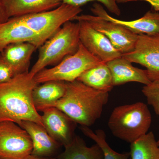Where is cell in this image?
Wrapping results in <instances>:
<instances>
[{
    "label": "cell",
    "mask_w": 159,
    "mask_h": 159,
    "mask_svg": "<svg viewBox=\"0 0 159 159\" xmlns=\"http://www.w3.org/2000/svg\"><path fill=\"white\" fill-rule=\"evenodd\" d=\"M77 22L79 23L80 42L99 60L107 63L122 56L106 36L88 22L84 20Z\"/></svg>",
    "instance_id": "cell-10"
},
{
    "label": "cell",
    "mask_w": 159,
    "mask_h": 159,
    "mask_svg": "<svg viewBox=\"0 0 159 159\" xmlns=\"http://www.w3.org/2000/svg\"><path fill=\"white\" fill-rule=\"evenodd\" d=\"M132 63L122 56L106 63L111 74L114 86L130 82L145 85L151 83L146 70L135 67Z\"/></svg>",
    "instance_id": "cell-15"
},
{
    "label": "cell",
    "mask_w": 159,
    "mask_h": 159,
    "mask_svg": "<svg viewBox=\"0 0 159 159\" xmlns=\"http://www.w3.org/2000/svg\"><path fill=\"white\" fill-rule=\"evenodd\" d=\"M81 11L80 7L62 3L52 10L16 17L46 41Z\"/></svg>",
    "instance_id": "cell-6"
},
{
    "label": "cell",
    "mask_w": 159,
    "mask_h": 159,
    "mask_svg": "<svg viewBox=\"0 0 159 159\" xmlns=\"http://www.w3.org/2000/svg\"><path fill=\"white\" fill-rule=\"evenodd\" d=\"M109 92L98 90L78 80L66 82L65 94L54 106L81 126L89 127L101 117Z\"/></svg>",
    "instance_id": "cell-2"
},
{
    "label": "cell",
    "mask_w": 159,
    "mask_h": 159,
    "mask_svg": "<svg viewBox=\"0 0 159 159\" xmlns=\"http://www.w3.org/2000/svg\"><path fill=\"white\" fill-rule=\"evenodd\" d=\"M142 92L148 104L153 107L156 114L159 116V82H152L144 86ZM157 142L159 146V139Z\"/></svg>",
    "instance_id": "cell-23"
},
{
    "label": "cell",
    "mask_w": 159,
    "mask_h": 159,
    "mask_svg": "<svg viewBox=\"0 0 159 159\" xmlns=\"http://www.w3.org/2000/svg\"><path fill=\"white\" fill-rule=\"evenodd\" d=\"M104 63L91 54L81 43L77 51L65 57L51 68H45L35 74L34 79L37 84L50 80L66 82L77 80L86 71Z\"/></svg>",
    "instance_id": "cell-5"
},
{
    "label": "cell",
    "mask_w": 159,
    "mask_h": 159,
    "mask_svg": "<svg viewBox=\"0 0 159 159\" xmlns=\"http://www.w3.org/2000/svg\"><path fill=\"white\" fill-rule=\"evenodd\" d=\"M66 82L60 80H50L38 84L32 92V98L38 111L53 107L65 94Z\"/></svg>",
    "instance_id": "cell-17"
},
{
    "label": "cell",
    "mask_w": 159,
    "mask_h": 159,
    "mask_svg": "<svg viewBox=\"0 0 159 159\" xmlns=\"http://www.w3.org/2000/svg\"><path fill=\"white\" fill-rule=\"evenodd\" d=\"M41 112L43 125L49 134L64 147L69 145L75 136L77 123L55 107H47Z\"/></svg>",
    "instance_id": "cell-11"
},
{
    "label": "cell",
    "mask_w": 159,
    "mask_h": 159,
    "mask_svg": "<svg viewBox=\"0 0 159 159\" xmlns=\"http://www.w3.org/2000/svg\"><path fill=\"white\" fill-rule=\"evenodd\" d=\"M36 49L31 43L19 42L7 46L0 53L15 76L29 72L31 56Z\"/></svg>",
    "instance_id": "cell-16"
},
{
    "label": "cell",
    "mask_w": 159,
    "mask_h": 159,
    "mask_svg": "<svg viewBox=\"0 0 159 159\" xmlns=\"http://www.w3.org/2000/svg\"><path fill=\"white\" fill-rule=\"evenodd\" d=\"M34 76L29 72L0 84V122L9 121L20 125L22 121H30L43 126L32 98L33 90L38 84Z\"/></svg>",
    "instance_id": "cell-1"
},
{
    "label": "cell",
    "mask_w": 159,
    "mask_h": 159,
    "mask_svg": "<svg viewBox=\"0 0 159 159\" xmlns=\"http://www.w3.org/2000/svg\"><path fill=\"white\" fill-rule=\"evenodd\" d=\"M15 76L11 68L0 53V84L9 81Z\"/></svg>",
    "instance_id": "cell-25"
},
{
    "label": "cell",
    "mask_w": 159,
    "mask_h": 159,
    "mask_svg": "<svg viewBox=\"0 0 159 159\" xmlns=\"http://www.w3.org/2000/svg\"><path fill=\"white\" fill-rule=\"evenodd\" d=\"M122 56L145 66L151 82H159V33L139 34L133 51Z\"/></svg>",
    "instance_id": "cell-9"
},
{
    "label": "cell",
    "mask_w": 159,
    "mask_h": 159,
    "mask_svg": "<svg viewBox=\"0 0 159 159\" xmlns=\"http://www.w3.org/2000/svg\"><path fill=\"white\" fill-rule=\"evenodd\" d=\"M91 11L95 16L121 25L136 34L152 35L159 33L158 11H149L139 19L125 21L112 17L98 3H95L93 5Z\"/></svg>",
    "instance_id": "cell-13"
},
{
    "label": "cell",
    "mask_w": 159,
    "mask_h": 159,
    "mask_svg": "<svg viewBox=\"0 0 159 159\" xmlns=\"http://www.w3.org/2000/svg\"><path fill=\"white\" fill-rule=\"evenodd\" d=\"M79 29L78 22L70 21L64 24L39 47L38 57L29 73L34 76L46 67L57 65L75 53L80 43Z\"/></svg>",
    "instance_id": "cell-4"
},
{
    "label": "cell",
    "mask_w": 159,
    "mask_h": 159,
    "mask_svg": "<svg viewBox=\"0 0 159 159\" xmlns=\"http://www.w3.org/2000/svg\"><path fill=\"white\" fill-rule=\"evenodd\" d=\"M9 18L6 12L2 0H0V24L6 21Z\"/></svg>",
    "instance_id": "cell-26"
},
{
    "label": "cell",
    "mask_w": 159,
    "mask_h": 159,
    "mask_svg": "<svg viewBox=\"0 0 159 159\" xmlns=\"http://www.w3.org/2000/svg\"><path fill=\"white\" fill-rule=\"evenodd\" d=\"M92 1H97L102 3L109 11L116 15L121 14V10L117 5V0H62V3L80 7Z\"/></svg>",
    "instance_id": "cell-24"
},
{
    "label": "cell",
    "mask_w": 159,
    "mask_h": 159,
    "mask_svg": "<svg viewBox=\"0 0 159 159\" xmlns=\"http://www.w3.org/2000/svg\"><path fill=\"white\" fill-rule=\"evenodd\" d=\"M56 159H104L103 151L96 143L88 147L84 140L75 135L72 142Z\"/></svg>",
    "instance_id": "cell-19"
},
{
    "label": "cell",
    "mask_w": 159,
    "mask_h": 159,
    "mask_svg": "<svg viewBox=\"0 0 159 159\" xmlns=\"http://www.w3.org/2000/svg\"><path fill=\"white\" fill-rule=\"evenodd\" d=\"M74 20L88 22L94 29L106 36L122 54L131 52L134 49L139 34L121 25L91 15H79L74 18L73 20Z\"/></svg>",
    "instance_id": "cell-8"
},
{
    "label": "cell",
    "mask_w": 159,
    "mask_h": 159,
    "mask_svg": "<svg viewBox=\"0 0 159 159\" xmlns=\"http://www.w3.org/2000/svg\"><path fill=\"white\" fill-rule=\"evenodd\" d=\"M147 2L152 6L155 11H159V0H141Z\"/></svg>",
    "instance_id": "cell-27"
},
{
    "label": "cell",
    "mask_w": 159,
    "mask_h": 159,
    "mask_svg": "<svg viewBox=\"0 0 159 159\" xmlns=\"http://www.w3.org/2000/svg\"><path fill=\"white\" fill-rule=\"evenodd\" d=\"M131 159H159V146L152 132L130 144Z\"/></svg>",
    "instance_id": "cell-21"
},
{
    "label": "cell",
    "mask_w": 159,
    "mask_h": 159,
    "mask_svg": "<svg viewBox=\"0 0 159 159\" xmlns=\"http://www.w3.org/2000/svg\"><path fill=\"white\" fill-rule=\"evenodd\" d=\"M33 145L27 131L14 122H0V159H26Z\"/></svg>",
    "instance_id": "cell-7"
},
{
    "label": "cell",
    "mask_w": 159,
    "mask_h": 159,
    "mask_svg": "<svg viewBox=\"0 0 159 159\" xmlns=\"http://www.w3.org/2000/svg\"><path fill=\"white\" fill-rule=\"evenodd\" d=\"M151 123L148 107L139 102L115 107L109 119L108 126L114 136L131 144L148 133Z\"/></svg>",
    "instance_id": "cell-3"
},
{
    "label": "cell",
    "mask_w": 159,
    "mask_h": 159,
    "mask_svg": "<svg viewBox=\"0 0 159 159\" xmlns=\"http://www.w3.org/2000/svg\"><path fill=\"white\" fill-rule=\"evenodd\" d=\"M45 42L17 17L10 18L5 22L0 24V53L7 46L14 43H30L38 48Z\"/></svg>",
    "instance_id": "cell-12"
},
{
    "label": "cell",
    "mask_w": 159,
    "mask_h": 159,
    "mask_svg": "<svg viewBox=\"0 0 159 159\" xmlns=\"http://www.w3.org/2000/svg\"><path fill=\"white\" fill-rule=\"evenodd\" d=\"M80 129L87 137L93 140L100 146L103 151L104 159H131L129 152L119 153L114 151L106 141V135L102 129H97L94 132L89 127L81 126Z\"/></svg>",
    "instance_id": "cell-22"
},
{
    "label": "cell",
    "mask_w": 159,
    "mask_h": 159,
    "mask_svg": "<svg viewBox=\"0 0 159 159\" xmlns=\"http://www.w3.org/2000/svg\"><path fill=\"white\" fill-rule=\"evenodd\" d=\"M26 159H56V158L38 156L31 154Z\"/></svg>",
    "instance_id": "cell-28"
},
{
    "label": "cell",
    "mask_w": 159,
    "mask_h": 159,
    "mask_svg": "<svg viewBox=\"0 0 159 159\" xmlns=\"http://www.w3.org/2000/svg\"><path fill=\"white\" fill-rule=\"evenodd\" d=\"M19 126L29 135L33 145L31 154L53 157L62 146L49 134L44 126L30 121H22Z\"/></svg>",
    "instance_id": "cell-14"
},
{
    "label": "cell",
    "mask_w": 159,
    "mask_h": 159,
    "mask_svg": "<svg viewBox=\"0 0 159 159\" xmlns=\"http://www.w3.org/2000/svg\"><path fill=\"white\" fill-rule=\"evenodd\" d=\"M80 82L98 90L109 92L113 88L112 77L106 63L89 69L77 79Z\"/></svg>",
    "instance_id": "cell-20"
},
{
    "label": "cell",
    "mask_w": 159,
    "mask_h": 159,
    "mask_svg": "<svg viewBox=\"0 0 159 159\" xmlns=\"http://www.w3.org/2000/svg\"><path fill=\"white\" fill-rule=\"evenodd\" d=\"M9 18L48 11L60 6L62 0H2Z\"/></svg>",
    "instance_id": "cell-18"
}]
</instances>
